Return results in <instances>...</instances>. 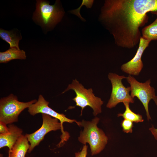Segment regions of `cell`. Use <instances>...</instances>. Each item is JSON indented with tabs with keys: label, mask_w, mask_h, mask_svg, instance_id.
I'll list each match as a JSON object with an SVG mask.
<instances>
[{
	"label": "cell",
	"mask_w": 157,
	"mask_h": 157,
	"mask_svg": "<svg viewBox=\"0 0 157 157\" xmlns=\"http://www.w3.org/2000/svg\"><path fill=\"white\" fill-rule=\"evenodd\" d=\"M49 102L47 101L41 94H40L39 96L37 101L28 108V111L31 115L33 116L39 113L45 114L56 118L60 121L62 126L61 130L62 133L60 137L61 140L59 144L60 146L61 144L67 141L70 136L68 133L64 131L63 126V123L67 122L72 123L75 122L78 125V122L76 120L67 117L63 113H59L56 112L49 107Z\"/></svg>",
	"instance_id": "obj_7"
},
{
	"label": "cell",
	"mask_w": 157,
	"mask_h": 157,
	"mask_svg": "<svg viewBox=\"0 0 157 157\" xmlns=\"http://www.w3.org/2000/svg\"><path fill=\"white\" fill-rule=\"evenodd\" d=\"M37 101L35 99L27 102L19 101L17 97L12 94L1 98L0 100V121L6 124L17 122L18 116L21 112Z\"/></svg>",
	"instance_id": "obj_4"
},
{
	"label": "cell",
	"mask_w": 157,
	"mask_h": 157,
	"mask_svg": "<svg viewBox=\"0 0 157 157\" xmlns=\"http://www.w3.org/2000/svg\"><path fill=\"white\" fill-rule=\"evenodd\" d=\"M151 13L156 15V19L152 23L143 28L141 31L142 37L151 41L157 40V11Z\"/></svg>",
	"instance_id": "obj_15"
},
{
	"label": "cell",
	"mask_w": 157,
	"mask_h": 157,
	"mask_svg": "<svg viewBox=\"0 0 157 157\" xmlns=\"http://www.w3.org/2000/svg\"><path fill=\"white\" fill-rule=\"evenodd\" d=\"M123 104L125 108V110L123 113H119L117 115L118 117L122 116L124 119L136 123L142 122L144 121L141 115L135 113L131 110L129 108V102H124Z\"/></svg>",
	"instance_id": "obj_16"
},
{
	"label": "cell",
	"mask_w": 157,
	"mask_h": 157,
	"mask_svg": "<svg viewBox=\"0 0 157 157\" xmlns=\"http://www.w3.org/2000/svg\"><path fill=\"white\" fill-rule=\"evenodd\" d=\"M8 127V133L0 134V148L7 147L9 149V152L18 139L22 135V130L13 124H9Z\"/></svg>",
	"instance_id": "obj_11"
},
{
	"label": "cell",
	"mask_w": 157,
	"mask_h": 157,
	"mask_svg": "<svg viewBox=\"0 0 157 157\" xmlns=\"http://www.w3.org/2000/svg\"><path fill=\"white\" fill-rule=\"evenodd\" d=\"M26 58L25 51L15 48H10L5 51L0 52L1 63H6L14 59L24 60Z\"/></svg>",
	"instance_id": "obj_13"
},
{
	"label": "cell",
	"mask_w": 157,
	"mask_h": 157,
	"mask_svg": "<svg viewBox=\"0 0 157 157\" xmlns=\"http://www.w3.org/2000/svg\"><path fill=\"white\" fill-rule=\"evenodd\" d=\"M70 90H73L76 94V96L72 100L76 103V106L81 108V115L83 110L87 106L93 109V114L95 116L101 112V106L104 102L100 98L95 96L92 88H85L75 79L73 80L62 93Z\"/></svg>",
	"instance_id": "obj_3"
},
{
	"label": "cell",
	"mask_w": 157,
	"mask_h": 157,
	"mask_svg": "<svg viewBox=\"0 0 157 157\" xmlns=\"http://www.w3.org/2000/svg\"><path fill=\"white\" fill-rule=\"evenodd\" d=\"M63 14L58 1L53 5H50L48 1L37 0L33 18L43 27L50 28L55 26L60 20Z\"/></svg>",
	"instance_id": "obj_5"
},
{
	"label": "cell",
	"mask_w": 157,
	"mask_h": 157,
	"mask_svg": "<svg viewBox=\"0 0 157 157\" xmlns=\"http://www.w3.org/2000/svg\"><path fill=\"white\" fill-rule=\"evenodd\" d=\"M28 141L26 136L22 135L9 152L8 157H25L30 147Z\"/></svg>",
	"instance_id": "obj_12"
},
{
	"label": "cell",
	"mask_w": 157,
	"mask_h": 157,
	"mask_svg": "<svg viewBox=\"0 0 157 157\" xmlns=\"http://www.w3.org/2000/svg\"><path fill=\"white\" fill-rule=\"evenodd\" d=\"M4 122L0 121V134H5L9 131L8 126Z\"/></svg>",
	"instance_id": "obj_19"
},
{
	"label": "cell",
	"mask_w": 157,
	"mask_h": 157,
	"mask_svg": "<svg viewBox=\"0 0 157 157\" xmlns=\"http://www.w3.org/2000/svg\"><path fill=\"white\" fill-rule=\"evenodd\" d=\"M126 78L124 75L119 76L115 73L108 74V78L111 82L112 89L110 98L106 105L107 108H111L121 102H134V98L129 94L130 87H125L122 82V80Z\"/></svg>",
	"instance_id": "obj_8"
},
{
	"label": "cell",
	"mask_w": 157,
	"mask_h": 157,
	"mask_svg": "<svg viewBox=\"0 0 157 157\" xmlns=\"http://www.w3.org/2000/svg\"><path fill=\"white\" fill-rule=\"evenodd\" d=\"M156 11L157 0H108L105 1L101 17L115 43L130 49L139 44L140 28L148 21L147 13Z\"/></svg>",
	"instance_id": "obj_1"
},
{
	"label": "cell",
	"mask_w": 157,
	"mask_h": 157,
	"mask_svg": "<svg viewBox=\"0 0 157 157\" xmlns=\"http://www.w3.org/2000/svg\"><path fill=\"white\" fill-rule=\"evenodd\" d=\"M88 148L87 145L86 144L84 145L80 151L75 153V157H86Z\"/></svg>",
	"instance_id": "obj_18"
},
{
	"label": "cell",
	"mask_w": 157,
	"mask_h": 157,
	"mask_svg": "<svg viewBox=\"0 0 157 157\" xmlns=\"http://www.w3.org/2000/svg\"><path fill=\"white\" fill-rule=\"evenodd\" d=\"M149 130L151 131L155 139L157 140V129L155 128L152 125L151 128H149Z\"/></svg>",
	"instance_id": "obj_20"
},
{
	"label": "cell",
	"mask_w": 157,
	"mask_h": 157,
	"mask_svg": "<svg viewBox=\"0 0 157 157\" xmlns=\"http://www.w3.org/2000/svg\"><path fill=\"white\" fill-rule=\"evenodd\" d=\"M151 41L141 37L138 47L134 56L121 66V69L123 72L131 75L138 76L139 74L143 67L142 56Z\"/></svg>",
	"instance_id": "obj_10"
},
{
	"label": "cell",
	"mask_w": 157,
	"mask_h": 157,
	"mask_svg": "<svg viewBox=\"0 0 157 157\" xmlns=\"http://www.w3.org/2000/svg\"><path fill=\"white\" fill-rule=\"evenodd\" d=\"M126 79L130 85L131 96L133 98L136 97L140 101L146 110L148 120L151 119L149 111L148 104L150 100L152 99L157 105V95H155L154 88L150 85V80L141 83L131 75H129Z\"/></svg>",
	"instance_id": "obj_6"
},
{
	"label": "cell",
	"mask_w": 157,
	"mask_h": 157,
	"mask_svg": "<svg viewBox=\"0 0 157 157\" xmlns=\"http://www.w3.org/2000/svg\"><path fill=\"white\" fill-rule=\"evenodd\" d=\"M0 37L9 44L10 48H15L20 49L19 47V41L22 38L21 35H17V31H15V30L7 31L1 28Z\"/></svg>",
	"instance_id": "obj_14"
},
{
	"label": "cell",
	"mask_w": 157,
	"mask_h": 157,
	"mask_svg": "<svg viewBox=\"0 0 157 157\" xmlns=\"http://www.w3.org/2000/svg\"><path fill=\"white\" fill-rule=\"evenodd\" d=\"M123 131L126 133H131L133 131V122L128 119H124L121 123Z\"/></svg>",
	"instance_id": "obj_17"
},
{
	"label": "cell",
	"mask_w": 157,
	"mask_h": 157,
	"mask_svg": "<svg viewBox=\"0 0 157 157\" xmlns=\"http://www.w3.org/2000/svg\"><path fill=\"white\" fill-rule=\"evenodd\" d=\"M99 120L98 117H95L91 121L83 120L78 122V125L83 127L84 129L80 132L78 140L84 145L87 143L89 144L92 156L99 153L108 142L107 137L102 130L97 127Z\"/></svg>",
	"instance_id": "obj_2"
},
{
	"label": "cell",
	"mask_w": 157,
	"mask_h": 157,
	"mask_svg": "<svg viewBox=\"0 0 157 157\" xmlns=\"http://www.w3.org/2000/svg\"><path fill=\"white\" fill-rule=\"evenodd\" d=\"M42 124L40 128L32 133L25 135L30 144L28 153L31 152L39 144L47 133L51 131L61 129V123L58 119L46 114L42 113Z\"/></svg>",
	"instance_id": "obj_9"
}]
</instances>
